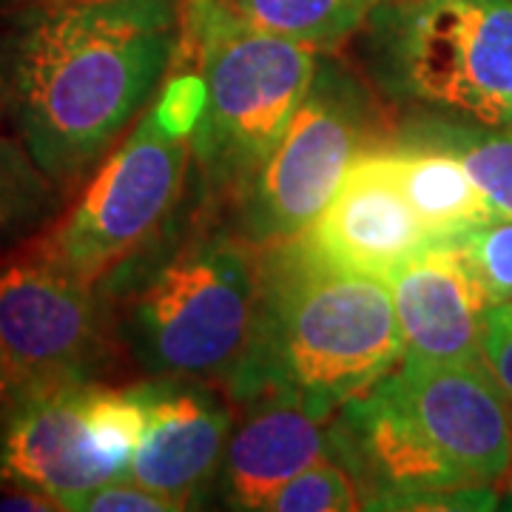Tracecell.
<instances>
[{
  "mask_svg": "<svg viewBox=\"0 0 512 512\" xmlns=\"http://www.w3.org/2000/svg\"><path fill=\"white\" fill-rule=\"evenodd\" d=\"M15 26V131L72 188L157 92L183 40V0H43Z\"/></svg>",
  "mask_w": 512,
  "mask_h": 512,
  "instance_id": "obj_1",
  "label": "cell"
},
{
  "mask_svg": "<svg viewBox=\"0 0 512 512\" xmlns=\"http://www.w3.org/2000/svg\"><path fill=\"white\" fill-rule=\"evenodd\" d=\"M510 407L484 362L402 356L336 410L333 458L356 478L365 510H421L430 495L510 478Z\"/></svg>",
  "mask_w": 512,
  "mask_h": 512,
  "instance_id": "obj_2",
  "label": "cell"
},
{
  "mask_svg": "<svg viewBox=\"0 0 512 512\" xmlns=\"http://www.w3.org/2000/svg\"><path fill=\"white\" fill-rule=\"evenodd\" d=\"M402 356L390 282L325 262L293 237L262 245L254 333L225 384L239 404L288 399L333 419Z\"/></svg>",
  "mask_w": 512,
  "mask_h": 512,
  "instance_id": "obj_3",
  "label": "cell"
},
{
  "mask_svg": "<svg viewBox=\"0 0 512 512\" xmlns=\"http://www.w3.org/2000/svg\"><path fill=\"white\" fill-rule=\"evenodd\" d=\"M262 245L197 231L157 242L100 291L123 296V330L134 359L157 379H228L254 333Z\"/></svg>",
  "mask_w": 512,
  "mask_h": 512,
  "instance_id": "obj_4",
  "label": "cell"
},
{
  "mask_svg": "<svg viewBox=\"0 0 512 512\" xmlns=\"http://www.w3.org/2000/svg\"><path fill=\"white\" fill-rule=\"evenodd\" d=\"M180 60L205 80V114L191 137L200 183L214 200L242 202L302 103L319 49L262 32L220 0H183Z\"/></svg>",
  "mask_w": 512,
  "mask_h": 512,
  "instance_id": "obj_5",
  "label": "cell"
},
{
  "mask_svg": "<svg viewBox=\"0 0 512 512\" xmlns=\"http://www.w3.org/2000/svg\"><path fill=\"white\" fill-rule=\"evenodd\" d=\"M367 66L396 100L490 126L512 97V0H382Z\"/></svg>",
  "mask_w": 512,
  "mask_h": 512,
  "instance_id": "obj_6",
  "label": "cell"
},
{
  "mask_svg": "<svg viewBox=\"0 0 512 512\" xmlns=\"http://www.w3.org/2000/svg\"><path fill=\"white\" fill-rule=\"evenodd\" d=\"M384 111L348 66L319 57L313 83L242 205V237L276 245L308 231L348 168L387 143Z\"/></svg>",
  "mask_w": 512,
  "mask_h": 512,
  "instance_id": "obj_7",
  "label": "cell"
},
{
  "mask_svg": "<svg viewBox=\"0 0 512 512\" xmlns=\"http://www.w3.org/2000/svg\"><path fill=\"white\" fill-rule=\"evenodd\" d=\"M191 157V140L165 134L148 109L35 254L100 291L174 225Z\"/></svg>",
  "mask_w": 512,
  "mask_h": 512,
  "instance_id": "obj_8",
  "label": "cell"
},
{
  "mask_svg": "<svg viewBox=\"0 0 512 512\" xmlns=\"http://www.w3.org/2000/svg\"><path fill=\"white\" fill-rule=\"evenodd\" d=\"M0 345L18 373L20 390L92 382L109 353L103 291L35 251L3 262Z\"/></svg>",
  "mask_w": 512,
  "mask_h": 512,
  "instance_id": "obj_9",
  "label": "cell"
},
{
  "mask_svg": "<svg viewBox=\"0 0 512 512\" xmlns=\"http://www.w3.org/2000/svg\"><path fill=\"white\" fill-rule=\"evenodd\" d=\"M89 384L20 390L0 424V484L37 490L63 510H77L92 490L114 481L94 456L86 430Z\"/></svg>",
  "mask_w": 512,
  "mask_h": 512,
  "instance_id": "obj_10",
  "label": "cell"
},
{
  "mask_svg": "<svg viewBox=\"0 0 512 512\" xmlns=\"http://www.w3.org/2000/svg\"><path fill=\"white\" fill-rule=\"evenodd\" d=\"M382 146L367 148L350 165L333 200L296 239L325 262L387 279L396 265L436 239L402 194Z\"/></svg>",
  "mask_w": 512,
  "mask_h": 512,
  "instance_id": "obj_11",
  "label": "cell"
},
{
  "mask_svg": "<svg viewBox=\"0 0 512 512\" xmlns=\"http://www.w3.org/2000/svg\"><path fill=\"white\" fill-rule=\"evenodd\" d=\"M140 387L148 410L146 436L123 478L185 510L222 467L234 421L231 410L217 393L180 384V379H160Z\"/></svg>",
  "mask_w": 512,
  "mask_h": 512,
  "instance_id": "obj_12",
  "label": "cell"
},
{
  "mask_svg": "<svg viewBox=\"0 0 512 512\" xmlns=\"http://www.w3.org/2000/svg\"><path fill=\"white\" fill-rule=\"evenodd\" d=\"M404 356L421 362H484L481 322L490 308L456 239H436L390 274Z\"/></svg>",
  "mask_w": 512,
  "mask_h": 512,
  "instance_id": "obj_13",
  "label": "cell"
},
{
  "mask_svg": "<svg viewBox=\"0 0 512 512\" xmlns=\"http://www.w3.org/2000/svg\"><path fill=\"white\" fill-rule=\"evenodd\" d=\"M248 407V419L225 444L222 495L234 510H268L291 478L333 458V419L288 399H256Z\"/></svg>",
  "mask_w": 512,
  "mask_h": 512,
  "instance_id": "obj_14",
  "label": "cell"
},
{
  "mask_svg": "<svg viewBox=\"0 0 512 512\" xmlns=\"http://www.w3.org/2000/svg\"><path fill=\"white\" fill-rule=\"evenodd\" d=\"M382 151L402 194L433 239H456L495 220L473 177L447 148L396 134Z\"/></svg>",
  "mask_w": 512,
  "mask_h": 512,
  "instance_id": "obj_15",
  "label": "cell"
},
{
  "mask_svg": "<svg viewBox=\"0 0 512 512\" xmlns=\"http://www.w3.org/2000/svg\"><path fill=\"white\" fill-rule=\"evenodd\" d=\"M399 137L433 143L456 154L484 194L495 220H512V131L487 123L470 126L450 117H424L404 126Z\"/></svg>",
  "mask_w": 512,
  "mask_h": 512,
  "instance_id": "obj_16",
  "label": "cell"
},
{
  "mask_svg": "<svg viewBox=\"0 0 512 512\" xmlns=\"http://www.w3.org/2000/svg\"><path fill=\"white\" fill-rule=\"evenodd\" d=\"M262 32L313 49H333L356 35L382 0H220Z\"/></svg>",
  "mask_w": 512,
  "mask_h": 512,
  "instance_id": "obj_17",
  "label": "cell"
},
{
  "mask_svg": "<svg viewBox=\"0 0 512 512\" xmlns=\"http://www.w3.org/2000/svg\"><path fill=\"white\" fill-rule=\"evenodd\" d=\"M86 430L97 461L114 478L126 476L128 464L146 436L148 410L143 387H103L92 382L86 390Z\"/></svg>",
  "mask_w": 512,
  "mask_h": 512,
  "instance_id": "obj_18",
  "label": "cell"
},
{
  "mask_svg": "<svg viewBox=\"0 0 512 512\" xmlns=\"http://www.w3.org/2000/svg\"><path fill=\"white\" fill-rule=\"evenodd\" d=\"M57 191L18 134H0V242L35 228L55 208Z\"/></svg>",
  "mask_w": 512,
  "mask_h": 512,
  "instance_id": "obj_19",
  "label": "cell"
},
{
  "mask_svg": "<svg viewBox=\"0 0 512 512\" xmlns=\"http://www.w3.org/2000/svg\"><path fill=\"white\" fill-rule=\"evenodd\" d=\"M362 507L365 501L356 478L336 458H325L302 470L268 504L274 512H348Z\"/></svg>",
  "mask_w": 512,
  "mask_h": 512,
  "instance_id": "obj_20",
  "label": "cell"
},
{
  "mask_svg": "<svg viewBox=\"0 0 512 512\" xmlns=\"http://www.w3.org/2000/svg\"><path fill=\"white\" fill-rule=\"evenodd\" d=\"M487 305L512 299V220H493L456 237Z\"/></svg>",
  "mask_w": 512,
  "mask_h": 512,
  "instance_id": "obj_21",
  "label": "cell"
},
{
  "mask_svg": "<svg viewBox=\"0 0 512 512\" xmlns=\"http://www.w3.org/2000/svg\"><path fill=\"white\" fill-rule=\"evenodd\" d=\"M183 63L185 72L168 77L163 92L151 106V114L165 134L191 140L194 131L200 128L202 114H205L208 92H205V80H202L200 69L191 66L188 60H183Z\"/></svg>",
  "mask_w": 512,
  "mask_h": 512,
  "instance_id": "obj_22",
  "label": "cell"
},
{
  "mask_svg": "<svg viewBox=\"0 0 512 512\" xmlns=\"http://www.w3.org/2000/svg\"><path fill=\"white\" fill-rule=\"evenodd\" d=\"M481 359L512 404V299L490 305L484 311Z\"/></svg>",
  "mask_w": 512,
  "mask_h": 512,
  "instance_id": "obj_23",
  "label": "cell"
},
{
  "mask_svg": "<svg viewBox=\"0 0 512 512\" xmlns=\"http://www.w3.org/2000/svg\"><path fill=\"white\" fill-rule=\"evenodd\" d=\"M77 510L86 512H174L177 507L163 498V495L151 493L146 487H140L137 481H120L114 478L109 484L97 487L80 501Z\"/></svg>",
  "mask_w": 512,
  "mask_h": 512,
  "instance_id": "obj_24",
  "label": "cell"
},
{
  "mask_svg": "<svg viewBox=\"0 0 512 512\" xmlns=\"http://www.w3.org/2000/svg\"><path fill=\"white\" fill-rule=\"evenodd\" d=\"M0 134L15 131V26L0 18Z\"/></svg>",
  "mask_w": 512,
  "mask_h": 512,
  "instance_id": "obj_25",
  "label": "cell"
},
{
  "mask_svg": "<svg viewBox=\"0 0 512 512\" xmlns=\"http://www.w3.org/2000/svg\"><path fill=\"white\" fill-rule=\"evenodd\" d=\"M18 390H20L18 373H15V367H12V362H9L6 350H3V345H0V416L9 410V404L15 402Z\"/></svg>",
  "mask_w": 512,
  "mask_h": 512,
  "instance_id": "obj_26",
  "label": "cell"
},
{
  "mask_svg": "<svg viewBox=\"0 0 512 512\" xmlns=\"http://www.w3.org/2000/svg\"><path fill=\"white\" fill-rule=\"evenodd\" d=\"M35 3H43V0H0V18H15L23 9L35 6Z\"/></svg>",
  "mask_w": 512,
  "mask_h": 512,
  "instance_id": "obj_27",
  "label": "cell"
},
{
  "mask_svg": "<svg viewBox=\"0 0 512 512\" xmlns=\"http://www.w3.org/2000/svg\"><path fill=\"white\" fill-rule=\"evenodd\" d=\"M490 126H498V128H507V131H512V97L501 106V109L495 111V117L490 120Z\"/></svg>",
  "mask_w": 512,
  "mask_h": 512,
  "instance_id": "obj_28",
  "label": "cell"
},
{
  "mask_svg": "<svg viewBox=\"0 0 512 512\" xmlns=\"http://www.w3.org/2000/svg\"><path fill=\"white\" fill-rule=\"evenodd\" d=\"M510 481H512V470H510Z\"/></svg>",
  "mask_w": 512,
  "mask_h": 512,
  "instance_id": "obj_29",
  "label": "cell"
}]
</instances>
